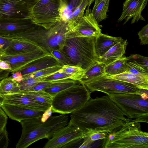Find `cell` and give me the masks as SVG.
Returning a JSON list of instances; mask_svg holds the SVG:
<instances>
[{
    "mask_svg": "<svg viewBox=\"0 0 148 148\" xmlns=\"http://www.w3.org/2000/svg\"><path fill=\"white\" fill-rule=\"evenodd\" d=\"M125 116L107 95L90 98L82 107L71 113L69 122L82 130L85 137L98 132L109 135L134 120Z\"/></svg>",
    "mask_w": 148,
    "mask_h": 148,
    "instance_id": "obj_1",
    "label": "cell"
},
{
    "mask_svg": "<svg viewBox=\"0 0 148 148\" xmlns=\"http://www.w3.org/2000/svg\"><path fill=\"white\" fill-rule=\"evenodd\" d=\"M40 0H0V18H30V11Z\"/></svg>",
    "mask_w": 148,
    "mask_h": 148,
    "instance_id": "obj_10",
    "label": "cell"
},
{
    "mask_svg": "<svg viewBox=\"0 0 148 148\" xmlns=\"http://www.w3.org/2000/svg\"><path fill=\"white\" fill-rule=\"evenodd\" d=\"M66 79H71V75L60 70L57 72L47 77L45 81H54Z\"/></svg>",
    "mask_w": 148,
    "mask_h": 148,
    "instance_id": "obj_37",
    "label": "cell"
},
{
    "mask_svg": "<svg viewBox=\"0 0 148 148\" xmlns=\"http://www.w3.org/2000/svg\"><path fill=\"white\" fill-rule=\"evenodd\" d=\"M69 120L67 115L61 114L51 116L44 122L41 118L21 121L22 133L16 148H26L40 140L51 138L56 132L68 124Z\"/></svg>",
    "mask_w": 148,
    "mask_h": 148,
    "instance_id": "obj_3",
    "label": "cell"
},
{
    "mask_svg": "<svg viewBox=\"0 0 148 148\" xmlns=\"http://www.w3.org/2000/svg\"><path fill=\"white\" fill-rule=\"evenodd\" d=\"M122 40L121 37H114L101 33L95 38L94 43L95 52L98 60L111 47Z\"/></svg>",
    "mask_w": 148,
    "mask_h": 148,
    "instance_id": "obj_18",
    "label": "cell"
},
{
    "mask_svg": "<svg viewBox=\"0 0 148 148\" xmlns=\"http://www.w3.org/2000/svg\"><path fill=\"white\" fill-rule=\"evenodd\" d=\"M127 57H122L106 65L105 73L108 75H117L127 71Z\"/></svg>",
    "mask_w": 148,
    "mask_h": 148,
    "instance_id": "obj_24",
    "label": "cell"
},
{
    "mask_svg": "<svg viewBox=\"0 0 148 148\" xmlns=\"http://www.w3.org/2000/svg\"><path fill=\"white\" fill-rule=\"evenodd\" d=\"M59 3L60 21L74 24L92 3L91 0H59Z\"/></svg>",
    "mask_w": 148,
    "mask_h": 148,
    "instance_id": "obj_11",
    "label": "cell"
},
{
    "mask_svg": "<svg viewBox=\"0 0 148 148\" xmlns=\"http://www.w3.org/2000/svg\"><path fill=\"white\" fill-rule=\"evenodd\" d=\"M81 84H82L79 81L68 79L65 81L56 83L42 90L53 96L60 92Z\"/></svg>",
    "mask_w": 148,
    "mask_h": 148,
    "instance_id": "obj_28",
    "label": "cell"
},
{
    "mask_svg": "<svg viewBox=\"0 0 148 148\" xmlns=\"http://www.w3.org/2000/svg\"><path fill=\"white\" fill-rule=\"evenodd\" d=\"M106 65L98 61L86 71L79 81L84 84L92 79L105 74L104 70Z\"/></svg>",
    "mask_w": 148,
    "mask_h": 148,
    "instance_id": "obj_27",
    "label": "cell"
},
{
    "mask_svg": "<svg viewBox=\"0 0 148 148\" xmlns=\"http://www.w3.org/2000/svg\"><path fill=\"white\" fill-rule=\"evenodd\" d=\"M12 75L11 77L14 80L18 82H20L22 79L23 75L19 71L11 73Z\"/></svg>",
    "mask_w": 148,
    "mask_h": 148,
    "instance_id": "obj_44",
    "label": "cell"
},
{
    "mask_svg": "<svg viewBox=\"0 0 148 148\" xmlns=\"http://www.w3.org/2000/svg\"><path fill=\"white\" fill-rule=\"evenodd\" d=\"M127 70L126 72L140 75H148V69L134 61H128Z\"/></svg>",
    "mask_w": 148,
    "mask_h": 148,
    "instance_id": "obj_33",
    "label": "cell"
},
{
    "mask_svg": "<svg viewBox=\"0 0 148 148\" xmlns=\"http://www.w3.org/2000/svg\"><path fill=\"white\" fill-rule=\"evenodd\" d=\"M60 70L70 74L71 79L79 81L84 74L86 71L79 66L74 65H64Z\"/></svg>",
    "mask_w": 148,
    "mask_h": 148,
    "instance_id": "obj_30",
    "label": "cell"
},
{
    "mask_svg": "<svg viewBox=\"0 0 148 148\" xmlns=\"http://www.w3.org/2000/svg\"></svg>",
    "mask_w": 148,
    "mask_h": 148,
    "instance_id": "obj_50",
    "label": "cell"
},
{
    "mask_svg": "<svg viewBox=\"0 0 148 148\" xmlns=\"http://www.w3.org/2000/svg\"></svg>",
    "mask_w": 148,
    "mask_h": 148,
    "instance_id": "obj_49",
    "label": "cell"
},
{
    "mask_svg": "<svg viewBox=\"0 0 148 148\" xmlns=\"http://www.w3.org/2000/svg\"><path fill=\"white\" fill-rule=\"evenodd\" d=\"M29 64L18 71L23 76L48 67L60 64L54 57L50 56H47Z\"/></svg>",
    "mask_w": 148,
    "mask_h": 148,
    "instance_id": "obj_20",
    "label": "cell"
},
{
    "mask_svg": "<svg viewBox=\"0 0 148 148\" xmlns=\"http://www.w3.org/2000/svg\"><path fill=\"white\" fill-rule=\"evenodd\" d=\"M12 39L0 36V51H3L9 46Z\"/></svg>",
    "mask_w": 148,
    "mask_h": 148,
    "instance_id": "obj_41",
    "label": "cell"
},
{
    "mask_svg": "<svg viewBox=\"0 0 148 148\" xmlns=\"http://www.w3.org/2000/svg\"><path fill=\"white\" fill-rule=\"evenodd\" d=\"M18 64L17 71L32 62L48 56V54L40 50H36L16 55Z\"/></svg>",
    "mask_w": 148,
    "mask_h": 148,
    "instance_id": "obj_23",
    "label": "cell"
},
{
    "mask_svg": "<svg viewBox=\"0 0 148 148\" xmlns=\"http://www.w3.org/2000/svg\"><path fill=\"white\" fill-rule=\"evenodd\" d=\"M101 32V29L98 23L95 19L91 10L88 8L84 15L74 24V31L71 34L70 38L78 36L96 37Z\"/></svg>",
    "mask_w": 148,
    "mask_h": 148,
    "instance_id": "obj_13",
    "label": "cell"
},
{
    "mask_svg": "<svg viewBox=\"0 0 148 148\" xmlns=\"http://www.w3.org/2000/svg\"><path fill=\"white\" fill-rule=\"evenodd\" d=\"M110 0H95L92 13L98 23L107 17Z\"/></svg>",
    "mask_w": 148,
    "mask_h": 148,
    "instance_id": "obj_26",
    "label": "cell"
},
{
    "mask_svg": "<svg viewBox=\"0 0 148 148\" xmlns=\"http://www.w3.org/2000/svg\"><path fill=\"white\" fill-rule=\"evenodd\" d=\"M11 69V66L9 63L4 61L0 60V69L10 70Z\"/></svg>",
    "mask_w": 148,
    "mask_h": 148,
    "instance_id": "obj_45",
    "label": "cell"
},
{
    "mask_svg": "<svg viewBox=\"0 0 148 148\" xmlns=\"http://www.w3.org/2000/svg\"><path fill=\"white\" fill-rule=\"evenodd\" d=\"M67 79H68L54 81H43L38 83L24 92L42 90L44 88L50 87L56 83L65 81Z\"/></svg>",
    "mask_w": 148,
    "mask_h": 148,
    "instance_id": "obj_35",
    "label": "cell"
},
{
    "mask_svg": "<svg viewBox=\"0 0 148 148\" xmlns=\"http://www.w3.org/2000/svg\"><path fill=\"white\" fill-rule=\"evenodd\" d=\"M67 125L56 132L43 148H62L76 140L85 137L84 133L80 130L69 122Z\"/></svg>",
    "mask_w": 148,
    "mask_h": 148,
    "instance_id": "obj_12",
    "label": "cell"
},
{
    "mask_svg": "<svg viewBox=\"0 0 148 148\" xmlns=\"http://www.w3.org/2000/svg\"><path fill=\"white\" fill-rule=\"evenodd\" d=\"M7 120L6 114L0 106V133L5 128Z\"/></svg>",
    "mask_w": 148,
    "mask_h": 148,
    "instance_id": "obj_40",
    "label": "cell"
},
{
    "mask_svg": "<svg viewBox=\"0 0 148 148\" xmlns=\"http://www.w3.org/2000/svg\"><path fill=\"white\" fill-rule=\"evenodd\" d=\"M1 103L19 105L46 111L51 105L42 103L25 95H18L3 98Z\"/></svg>",
    "mask_w": 148,
    "mask_h": 148,
    "instance_id": "obj_19",
    "label": "cell"
},
{
    "mask_svg": "<svg viewBox=\"0 0 148 148\" xmlns=\"http://www.w3.org/2000/svg\"><path fill=\"white\" fill-rule=\"evenodd\" d=\"M90 93L83 84L60 92L53 97L50 107L52 112L71 114L80 108L89 100Z\"/></svg>",
    "mask_w": 148,
    "mask_h": 148,
    "instance_id": "obj_6",
    "label": "cell"
},
{
    "mask_svg": "<svg viewBox=\"0 0 148 148\" xmlns=\"http://www.w3.org/2000/svg\"><path fill=\"white\" fill-rule=\"evenodd\" d=\"M107 75L112 78L133 84L139 88L148 90V75H136L127 72L115 75Z\"/></svg>",
    "mask_w": 148,
    "mask_h": 148,
    "instance_id": "obj_22",
    "label": "cell"
},
{
    "mask_svg": "<svg viewBox=\"0 0 148 148\" xmlns=\"http://www.w3.org/2000/svg\"><path fill=\"white\" fill-rule=\"evenodd\" d=\"M127 45V40L123 39L111 47L98 61L107 65L122 58L125 53Z\"/></svg>",
    "mask_w": 148,
    "mask_h": 148,
    "instance_id": "obj_21",
    "label": "cell"
},
{
    "mask_svg": "<svg viewBox=\"0 0 148 148\" xmlns=\"http://www.w3.org/2000/svg\"><path fill=\"white\" fill-rule=\"evenodd\" d=\"M36 50L44 51L34 42L21 38H12L9 46L3 52L7 54L16 55Z\"/></svg>",
    "mask_w": 148,
    "mask_h": 148,
    "instance_id": "obj_17",
    "label": "cell"
},
{
    "mask_svg": "<svg viewBox=\"0 0 148 148\" xmlns=\"http://www.w3.org/2000/svg\"><path fill=\"white\" fill-rule=\"evenodd\" d=\"M95 38L78 36L67 40L63 51L73 65L86 71L98 62L94 50Z\"/></svg>",
    "mask_w": 148,
    "mask_h": 148,
    "instance_id": "obj_5",
    "label": "cell"
},
{
    "mask_svg": "<svg viewBox=\"0 0 148 148\" xmlns=\"http://www.w3.org/2000/svg\"><path fill=\"white\" fill-rule=\"evenodd\" d=\"M93 143L89 136H88L83 138L82 143L79 148L90 147V146Z\"/></svg>",
    "mask_w": 148,
    "mask_h": 148,
    "instance_id": "obj_43",
    "label": "cell"
},
{
    "mask_svg": "<svg viewBox=\"0 0 148 148\" xmlns=\"http://www.w3.org/2000/svg\"><path fill=\"white\" fill-rule=\"evenodd\" d=\"M62 66L58 65L48 67L41 70L23 76V78L30 77H39L50 76L59 71Z\"/></svg>",
    "mask_w": 148,
    "mask_h": 148,
    "instance_id": "obj_31",
    "label": "cell"
},
{
    "mask_svg": "<svg viewBox=\"0 0 148 148\" xmlns=\"http://www.w3.org/2000/svg\"><path fill=\"white\" fill-rule=\"evenodd\" d=\"M0 86H1V82L0 81Z\"/></svg>",
    "mask_w": 148,
    "mask_h": 148,
    "instance_id": "obj_48",
    "label": "cell"
},
{
    "mask_svg": "<svg viewBox=\"0 0 148 148\" xmlns=\"http://www.w3.org/2000/svg\"><path fill=\"white\" fill-rule=\"evenodd\" d=\"M74 25L60 21L48 29L36 25L11 38L34 42L52 56L51 53L53 50L59 49L63 50L67 40L74 31Z\"/></svg>",
    "mask_w": 148,
    "mask_h": 148,
    "instance_id": "obj_2",
    "label": "cell"
},
{
    "mask_svg": "<svg viewBox=\"0 0 148 148\" xmlns=\"http://www.w3.org/2000/svg\"><path fill=\"white\" fill-rule=\"evenodd\" d=\"M59 0H40L30 11L29 17L35 25L48 29L60 21Z\"/></svg>",
    "mask_w": 148,
    "mask_h": 148,
    "instance_id": "obj_9",
    "label": "cell"
},
{
    "mask_svg": "<svg viewBox=\"0 0 148 148\" xmlns=\"http://www.w3.org/2000/svg\"><path fill=\"white\" fill-rule=\"evenodd\" d=\"M139 38L140 40V44L145 45L148 43V24L143 27L138 33Z\"/></svg>",
    "mask_w": 148,
    "mask_h": 148,
    "instance_id": "obj_38",
    "label": "cell"
},
{
    "mask_svg": "<svg viewBox=\"0 0 148 148\" xmlns=\"http://www.w3.org/2000/svg\"><path fill=\"white\" fill-rule=\"evenodd\" d=\"M29 17L21 18H0V36L11 38L34 27Z\"/></svg>",
    "mask_w": 148,
    "mask_h": 148,
    "instance_id": "obj_14",
    "label": "cell"
},
{
    "mask_svg": "<svg viewBox=\"0 0 148 148\" xmlns=\"http://www.w3.org/2000/svg\"><path fill=\"white\" fill-rule=\"evenodd\" d=\"M108 95L127 118L137 122L148 123V99H144L136 94L115 93Z\"/></svg>",
    "mask_w": 148,
    "mask_h": 148,
    "instance_id": "obj_7",
    "label": "cell"
},
{
    "mask_svg": "<svg viewBox=\"0 0 148 148\" xmlns=\"http://www.w3.org/2000/svg\"><path fill=\"white\" fill-rule=\"evenodd\" d=\"M48 77L23 78L20 82H18L19 89V91L18 92L26 91L38 83L45 80Z\"/></svg>",
    "mask_w": 148,
    "mask_h": 148,
    "instance_id": "obj_32",
    "label": "cell"
},
{
    "mask_svg": "<svg viewBox=\"0 0 148 148\" xmlns=\"http://www.w3.org/2000/svg\"><path fill=\"white\" fill-rule=\"evenodd\" d=\"M148 0H125L123 4L121 14L118 21L125 20L124 24L132 18L131 23L139 20L145 21L142 12L147 5Z\"/></svg>",
    "mask_w": 148,
    "mask_h": 148,
    "instance_id": "obj_16",
    "label": "cell"
},
{
    "mask_svg": "<svg viewBox=\"0 0 148 148\" xmlns=\"http://www.w3.org/2000/svg\"><path fill=\"white\" fill-rule=\"evenodd\" d=\"M11 73L10 70H3L0 69V80L7 77Z\"/></svg>",
    "mask_w": 148,
    "mask_h": 148,
    "instance_id": "obj_46",
    "label": "cell"
},
{
    "mask_svg": "<svg viewBox=\"0 0 148 148\" xmlns=\"http://www.w3.org/2000/svg\"><path fill=\"white\" fill-rule=\"evenodd\" d=\"M108 136V135L106 133L98 132L92 134L89 136L91 140L93 143L97 140L104 139Z\"/></svg>",
    "mask_w": 148,
    "mask_h": 148,
    "instance_id": "obj_42",
    "label": "cell"
},
{
    "mask_svg": "<svg viewBox=\"0 0 148 148\" xmlns=\"http://www.w3.org/2000/svg\"><path fill=\"white\" fill-rule=\"evenodd\" d=\"M9 139L6 127L0 133V148H6L8 145Z\"/></svg>",
    "mask_w": 148,
    "mask_h": 148,
    "instance_id": "obj_39",
    "label": "cell"
},
{
    "mask_svg": "<svg viewBox=\"0 0 148 148\" xmlns=\"http://www.w3.org/2000/svg\"><path fill=\"white\" fill-rule=\"evenodd\" d=\"M18 95H25L37 101L50 105L51 106L53 97L42 90L37 91L18 92L5 98Z\"/></svg>",
    "mask_w": 148,
    "mask_h": 148,
    "instance_id": "obj_29",
    "label": "cell"
},
{
    "mask_svg": "<svg viewBox=\"0 0 148 148\" xmlns=\"http://www.w3.org/2000/svg\"><path fill=\"white\" fill-rule=\"evenodd\" d=\"M51 54L62 66L64 65H73L69 57L63 50L59 49H55L52 51Z\"/></svg>",
    "mask_w": 148,
    "mask_h": 148,
    "instance_id": "obj_34",
    "label": "cell"
},
{
    "mask_svg": "<svg viewBox=\"0 0 148 148\" xmlns=\"http://www.w3.org/2000/svg\"><path fill=\"white\" fill-rule=\"evenodd\" d=\"M0 106L10 119L19 122L23 120L42 118L46 111L24 106L1 103Z\"/></svg>",
    "mask_w": 148,
    "mask_h": 148,
    "instance_id": "obj_15",
    "label": "cell"
},
{
    "mask_svg": "<svg viewBox=\"0 0 148 148\" xmlns=\"http://www.w3.org/2000/svg\"><path fill=\"white\" fill-rule=\"evenodd\" d=\"M128 61H134L148 69V58L139 54L131 55L127 57Z\"/></svg>",
    "mask_w": 148,
    "mask_h": 148,
    "instance_id": "obj_36",
    "label": "cell"
},
{
    "mask_svg": "<svg viewBox=\"0 0 148 148\" xmlns=\"http://www.w3.org/2000/svg\"><path fill=\"white\" fill-rule=\"evenodd\" d=\"M0 97L4 98L13 95L19 91L18 83L11 76L0 81Z\"/></svg>",
    "mask_w": 148,
    "mask_h": 148,
    "instance_id": "obj_25",
    "label": "cell"
},
{
    "mask_svg": "<svg viewBox=\"0 0 148 148\" xmlns=\"http://www.w3.org/2000/svg\"><path fill=\"white\" fill-rule=\"evenodd\" d=\"M103 140V148H148V133L142 131L140 122L134 120Z\"/></svg>",
    "mask_w": 148,
    "mask_h": 148,
    "instance_id": "obj_4",
    "label": "cell"
},
{
    "mask_svg": "<svg viewBox=\"0 0 148 148\" xmlns=\"http://www.w3.org/2000/svg\"><path fill=\"white\" fill-rule=\"evenodd\" d=\"M84 84L90 93L97 91L107 95L124 93L141 95L144 93L148 92V90L139 88L133 84L112 78L105 74L94 78Z\"/></svg>",
    "mask_w": 148,
    "mask_h": 148,
    "instance_id": "obj_8",
    "label": "cell"
},
{
    "mask_svg": "<svg viewBox=\"0 0 148 148\" xmlns=\"http://www.w3.org/2000/svg\"><path fill=\"white\" fill-rule=\"evenodd\" d=\"M95 0H91V2L92 3L93 2H94Z\"/></svg>",
    "mask_w": 148,
    "mask_h": 148,
    "instance_id": "obj_47",
    "label": "cell"
}]
</instances>
